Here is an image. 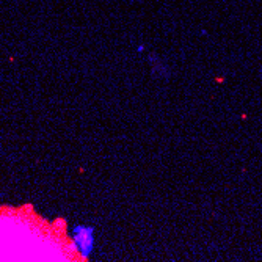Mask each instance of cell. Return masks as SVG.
<instances>
[{
  "label": "cell",
  "mask_w": 262,
  "mask_h": 262,
  "mask_svg": "<svg viewBox=\"0 0 262 262\" xmlns=\"http://www.w3.org/2000/svg\"><path fill=\"white\" fill-rule=\"evenodd\" d=\"M151 69H152V74L157 76L159 79H168L170 77V68L166 66L162 60L151 58Z\"/></svg>",
  "instance_id": "obj_2"
},
{
  "label": "cell",
  "mask_w": 262,
  "mask_h": 262,
  "mask_svg": "<svg viewBox=\"0 0 262 262\" xmlns=\"http://www.w3.org/2000/svg\"><path fill=\"white\" fill-rule=\"evenodd\" d=\"M71 237H73V245L76 251L83 259H88L93 254L94 247H96V231H94V228L82 223L76 225L71 231Z\"/></svg>",
  "instance_id": "obj_1"
}]
</instances>
